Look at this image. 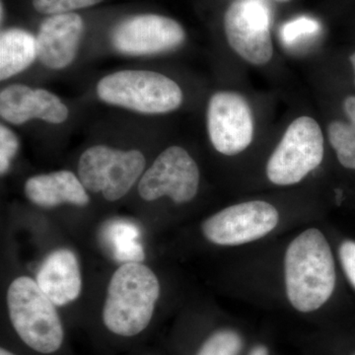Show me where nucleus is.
I'll return each mask as SVG.
<instances>
[{
    "label": "nucleus",
    "instance_id": "3",
    "mask_svg": "<svg viewBox=\"0 0 355 355\" xmlns=\"http://www.w3.org/2000/svg\"><path fill=\"white\" fill-rule=\"evenodd\" d=\"M7 307L14 330L31 349L41 354L57 352L64 342V329L55 305L36 280L20 277L7 291Z\"/></svg>",
    "mask_w": 355,
    "mask_h": 355
},
{
    "label": "nucleus",
    "instance_id": "25",
    "mask_svg": "<svg viewBox=\"0 0 355 355\" xmlns=\"http://www.w3.org/2000/svg\"><path fill=\"white\" fill-rule=\"evenodd\" d=\"M249 355H268V350L265 345H257Z\"/></svg>",
    "mask_w": 355,
    "mask_h": 355
},
{
    "label": "nucleus",
    "instance_id": "26",
    "mask_svg": "<svg viewBox=\"0 0 355 355\" xmlns=\"http://www.w3.org/2000/svg\"><path fill=\"white\" fill-rule=\"evenodd\" d=\"M349 60H350V62H352V67H354V84H355V53H352V55H350Z\"/></svg>",
    "mask_w": 355,
    "mask_h": 355
},
{
    "label": "nucleus",
    "instance_id": "24",
    "mask_svg": "<svg viewBox=\"0 0 355 355\" xmlns=\"http://www.w3.org/2000/svg\"><path fill=\"white\" fill-rule=\"evenodd\" d=\"M343 110L352 121V125L355 127V96H349L345 98L343 101Z\"/></svg>",
    "mask_w": 355,
    "mask_h": 355
},
{
    "label": "nucleus",
    "instance_id": "4",
    "mask_svg": "<svg viewBox=\"0 0 355 355\" xmlns=\"http://www.w3.org/2000/svg\"><path fill=\"white\" fill-rule=\"evenodd\" d=\"M103 102L137 113L158 114L179 109L181 87L170 77L150 70H121L105 76L97 85Z\"/></svg>",
    "mask_w": 355,
    "mask_h": 355
},
{
    "label": "nucleus",
    "instance_id": "10",
    "mask_svg": "<svg viewBox=\"0 0 355 355\" xmlns=\"http://www.w3.org/2000/svg\"><path fill=\"white\" fill-rule=\"evenodd\" d=\"M207 121L210 142L223 155H237L253 141V112L246 98L240 93H214L207 106Z\"/></svg>",
    "mask_w": 355,
    "mask_h": 355
},
{
    "label": "nucleus",
    "instance_id": "14",
    "mask_svg": "<svg viewBox=\"0 0 355 355\" xmlns=\"http://www.w3.org/2000/svg\"><path fill=\"white\" fill-rule=\"evenodd\" d=\"M36 282L55 306L73 302L83 288L80 268L76 254L67 249L53 251L39 268Z\"/></svg>",
    "mask_w": 355,
    "mask_h": 355
},
{
    "label": "nucleus",
    "instance_id": "7",
    "mask_svg": "<svg viewBox=\"0 0 355 355\" xmlns=\"http://www.w3.org/2000/svg\"><path fill=\"white\" fill-rule=\"evenodd\" d=\"M270 15L260 0H236L224 15L230 48L248 64L261 67L272 60Z\"/></svg>",
    "mask_w": 355,
    "mask_h": 355
},
{
    "label": "nucleus",
    "instance_id": "21",
    "mask_svg": "<svg viewBox=\"0 0 355 355\" xmlns=\"http://www.w3.org/2000/svg\"><path fill=\"white\" fill-rule=\"evenodd\" d=\"M103 0H33V6L39 13L46 15L70 13L100 3Z\"/></svg>",
    "mask_w": 355,
    "mask_h": 355
},
{
    "label": "nucleus",
    "instance_id": "16",
    "mask_svg": "<svg viewBox=\"0 0 355 355\" xmlns=\"http://www.w3.org/2000/svg\"><path fill=\"white\" fill-rule=\"evenodd\" d=\"M38 58L37 40L31 33L12 28L0 35V80L24 71Z\"/></svg>",
    "mask_w": 355,
    "mask_h": 355
},
{
    "label": "nucleus",
    "instance_id": "19",
    "mask_svg": "<svg viewBox=\"0 0 355 355\" xmlns=\"http://www.w3.org/2000/svg\"><path fill=\"white\" fill-rule=\"evenodd\" d=\"M241 349V336L234 331L223 330L209 336L197 355H238Z\"/></svg>",
    "mask_w": 355,
    "mask_h": 355
},
{
    "label": "nucleus",
    "instance_id": "13",
    "mask_svg": "<svg viewBox=\"0 0 355 355\" xmlns=\"http://www.w3.org/2000/svg\"><path fill=\"white\" fill-rule=\"evenodd\" d=\"M84 33L83 18L76 13L51 15L40 26L37 51L40 62L60 70L73 62Z\"/></svg>",
    "mask_w": 355,
    "mask_h": 355
},
{
    "label": "nucleus",
    "instance_id": "28",
    "mask_svg": "<svg viewBox=\"0 0 355 355\" xmlns=\"http://www.w3.org/2000/svg\"><path fill=\"white\" fill-rule=\"evenodd\" d=\"M3 16H4V13H3V3H2V2H1V22H2V21H3Z\"/></svg>",
    "mask_w": 355,
    "mask_h": 355
},
{
    "label": "nucleus",
    "instance_id": "27",
    "mask_svg": "<svg viewBox=\"0 0 355 355\" xmlns=\"http://www.w3.org/2000/svg\"><path fill=\"white\" fill-rule=\"evenodd\" d=\"M0 355H15L12 352H8V350L1 349H0Z\"/></svg>",
    "mask_w": 355,
    "mask_h": 355
},
{
    "label": "nucleus",
    "instance_id": "20",
    "mask_svg": "<svg viewBox=\"0 0 355 355\" xmlns=\"http://www.w3.org/2000/svg\"><path fill=\"white\" fill-rule=\"evenodd\" d=\"M319 22L309 17H299L287 22L280 30L282 41L287 44L296 43L304 37L312 36L320 31Z\"/></svg>",
    "mask_w": 355,
    "mask_h": 355
},
{
    "label": "nucleus",
    "instance_id": "12",
    "mask_svg": "<svg viewBox=\"0 0 355 355\" xmlns=\"http://www.w3.org/2000/svg\"><path fill=\"white\" fill-rule=\"evenodd\" d=\"M69 114L62 100L46 89L12 84L0 93V114L12 125H23L31 120L58 125L67 120Z\"/></svg>",
    "mask_w": 355,
    "mask_h": 355
},
{
    "label": "nucleus",
    "instance_id": "15",
    "mask_svg": "<svg viewBox=\"0 0 355 355\" xmlns=\"http://www.w3.org/2000/svg\"><path fill=\"white\" fill-rule=\"evenodd\" d=\"M25 193L30 202L42 207H55L62 203L86 207L90 202L79 178L67 170L29 178Z\"/></svg>",
    "mask_w": 355,
    "mask_h": 355
},
{
    "label": "nucleus",
    "instance_id": "2",
    "mask_svg": "<svg viewBox=\"0 0 355 355\" xmlns=\"http://www.w3.org/2000/svg\"><path fill=\"white\" fill-rule=\"evenodd\" d=\"M159 295L160 284L148 266L123 263L114 272L107 289L105 326L118 336L139 335L150 323Z\"/></svg>",
    "mask_w": 355,
    "mask_h": 355
},
{
    "label": "nucleus",
    "instance_id": "8",
    "mask_svg": "<svg viewBox=\"0 0 355 355\" xmlns=\"http://www.w3.org/2000/svg\"><path fill=\"white\" fill-rule=\"evenodd\" d=\"M200 179V169L188 151L168 147L140 179L139 193L146 202L168 197L174 202L186 203L197 196Z\"/></svg>",
    "mask_w": 355,
    "mask_h": 355
},
{
    "label": "nucleus",
    "instance_id": "17",
    "mask_svg": "<svg viewBox=\"0 0 355 355\" xmlns=\"http://www.w3.org/2000/svg\"><path fill=\"white\" fill-rule=\"evenodd\" d=\"M114 259L123 263H140L146 258L144 250L137 242L139 230L127 221H114L105 230Z\"/></svg>",
    "mask_w": 355,
    "mask_h": 355
},
{
    "label": "nucleus",
    "instance_id": "30",
    "mask_svg": "<svg viewBox=\"0 0 355 355\" xmlns=\"http://www.w3.org/2000/svg\"><path fill=\"white\" fill-rule=\"evenodd\" d=\"M354 355H355V354Z\"/></svg>",
    "mask_w": 355,
    "mask_h": 355
},
{
    "label": "nucleus",
    "instance_id": "5",
    "mask_svg": "<svg viewBox=\"0 0 355 355\" xmlns=\"http://www.w3.org/2000/svg\"><path fill=\"white\" fill-rule=\"evenodd\" d=\"M324 135L316 120L299 116L287 127L266 164V176L277 186H291L321 164Z\"/></svg>",
    "mask_w": 355,
    "mask_h": 355
},
{
    "label": "nucleus",
    "instance_id": "1",
    "mask_svg": "<svg viewBox=\"0 0 355 355\" xmlns=\"http://www.w3.org/2000/svg\"><path fill=\"white\" fill-rule=\"evenodd\" d=\"M287 297L296 310L321 308L335 291L336 268L323 233L310 228L289 244L284 259Z\"/></svg>",
    "mask_w": 355,
    "mask_h": 355
},
{
    "label": "nucleus",
    "instance_id": "22",
    "mask_svg": "<svg viewBox=\"0 0 355 355\" xmlns=\"http://www.w3.org/2000/svg\"><path fill=\"white\" fill-rule=\"evenodd\" d=\"M19 139L13 130L1 125L0 127V173L2 176L10 169L11 163L19 150Z\"/></svg>",
    "mask_w": 355,
    "mask_h": 355
},
{
    "label": "nucleus",
    "instance_id": "9",
    "mask_svg": "<svg viewBox=\"0 0 355 355\" xmlns=\"http://www.w3.org/2000/svg\"><path fill=\"white\" fill-rule=\"evenodd\" d=\"M279 221L277 209L263 200L231 205L203 222L209 241L220 246H238L256 241L272 232Z\"/></svg>",
    "mask_w": 355,
    "mask_h": 355
},
{
    "label": "nucleus",
    "instance_id": "23",
    "mask_svg": "<svg viewBox=\"0 0 355 355\" xmlns=\"http://www.w3.org/2000/svg\"><path fill=\"white\" fill-rule=\"evenodd\" d=\"M340 259L347 279L355 288V242L345 241L340 245Z\"/></svg>",
    "mask_w": 355,
    "mask_h": 355
},
{
    "label": "nucleus",
    "instance_id": "11",
    "mask_svg": "<svg viewBox=\"0 0 355 355\" xmlns=\"http://www.w3.org/2000/svg\"><path fill=\"white\" fill-rule=\"evenodd\" d=\"M186 32L177 21L156 14L132 16L116 26L112 44L127 55H151L177 50Z\"/></svg>",
    "mask_w": 355,
    "mask_h": 355
},
{
    "label": "nucleus",
    "instance_id": "6",
    "mask_svg": "<svg viewBox=\"0 0 355 355\" xmlns=\"http://www.w3.org/2000/svg\"><path fill=\"white\" fill-rule=\"evenodd\" d=\"M139 150H120L95 146L84 151L78 162V178L86 190L102 193L109 202L125 197L146 168Z\"/></svg>",
    "mask_w": 355,
    "mask_h": 355
},
{
    "label": "nucleus",
    "instance_id": "18",
    "mask_svg": "<svg viewBox=\"0 0 355 355\" xmlns=\"http://www.w3.org/2000/svg\"><path fill=\"white\" fill-rule=\"evenodd\" d=\"M328 139L340 164L355 170V127L342 121L328 125Z\"/></svg>",
    "mask_w": 355,
    "mask_h": 355
},
{
    "label": "nucleus",
    "instance_id": "29",
    "mask_svg": "<svg viewBox=\"0 0 355 355\" xmlns=\"http://www.w3.org/2000/svg\"><path fill=\"white\" fill-rule=\"evenodd\" d=\"M275 1H279V2H288L289 0H275Z\"/></svg>",
    "mask_w": 355,
    "mask_h": 355
}]
</instances>
